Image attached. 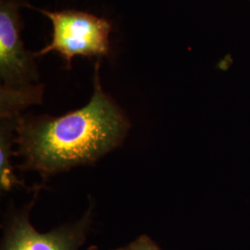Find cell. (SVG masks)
<instances>
[{"mask_svg":"<svg viewBox=\"0 0 250 250\" xmlns=\"http://www.w3.org/2000/svg\"><path fill=\"white\" fill-rule=\"evenodd\" d=\"M18 127L27 163L50 174L96 161L121 142L127 124L96 80L86 106L60 118L23 122Z\"/></svg>","mask_w":250,"mask_h":250,"instance_id":"obj_1","label":"cell"},{"mask_svg":"<svg viewBox=\"0 0 250 250\" xmlns=\"http://www.w3.org/2000/svg\"><path fill=\"white\" fill-rule=\"evenodd\" d=\"M41 11L53 24V37L50 44L36 56L56 51L70 66L75 56H103L108 53L110 24L106 20L80 11Z\"/></svg>","mask_w":250,"mask_h":250,"instance_id":"obj_2","label":"cell"},{"mask_svg":"<svg viewBox=\"0 0 250 250\" xmlns=\"http://www.w3.org/2000/svg\"><path fill=\"white\" fill-rule=\"evenodd\" d=\"M0 75L4 87L25 91L27 84L36 78L33 59L24 49L20 35L17 7L1 2L0 7Z\"/></svg>","mask_w":250,"mask_h":250,"instance_id":"obj_3","label":"cell"},{"mask_svg":"<svg viewBox=\"0 0 250 250\" xmlns=\"http://www.w3.org/2000/svg\"><path fill=\"white\" fill-rule=\"evenodd\" d=\"M87 219L79 224L40 233L26 216H16L9 224L3 250H78L84 240Z\"/></svg>","mask_w":250,"mask_h":250,"instance_id":"obj_4","label":"cell"},{"mask_svg":"<svg viewBox=\"0 0 250 250\" xmlns=\"http://www.w3.org/2000/svg\"><path fill=\"white\" fill-rule=\"evenodd\" d=\"M115 250H162L161 248L146 235H141L125 248Z\"/></svg>","mask_w":250,"mask_h":250,"instance_id":"obj_5","label":"cell"}]
</instances>
